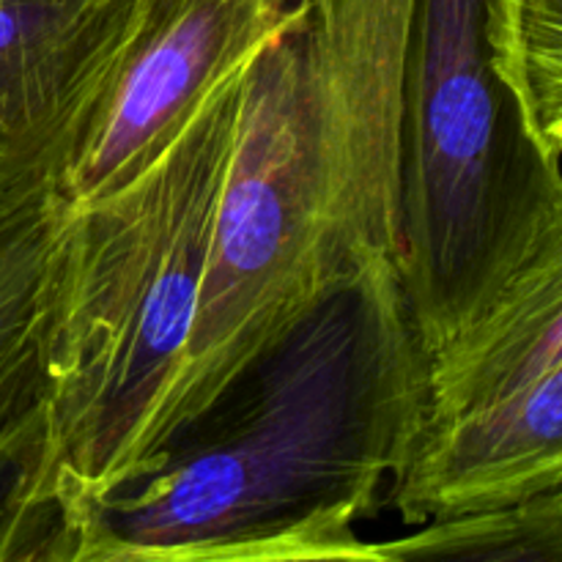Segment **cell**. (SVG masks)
<instances>
[{
    "label": "cell",
    "instance_id": "cell-3",
    "mask_svg": "<svg viewBox=\"0 0 562 562\" xmlns=\"http://www.w3.org/2000/svg\"><path fill=\"white\" fill-rule=\"evenodd\" d=\"M488 0H417L401 135V280L426 355L562 223V159L499 80Z\"/></svg>",
    "mask_w": 562,
    "mask_h": 562
},
{
    "label": "cell",
    "instance_id": "cell-10",
    "mask_svg": "<svg viewBox=\"0 0 562 562\" xmlns=\"http://www.w3.org/2000/svg\"><path fill=\"white\" fill-rule=\"evenodd\" d=\"M558 362L562 223L428 355L426 428L483 409Z\"/></svg>",
    "mask_w": 562,
    "mask_h": 562
},
{
    "label": "cell",
    "instance_id": "cell-4",
    "mask_svg": "<svg viewBox=\"0 0 562 562\" xmlns=\"http://www.w3.org/2000/svg\"><path fill=\"white\" fill-rule=\"evenodd\" d=\"M307 11L247 66L239 130L190 338L148 428L137 477L181 428L217 404L351 280L324 225Z\"/></svg>",
    "mask_w": 562,
    "mask_h": 562
},
{
    "label": "cell",
    "instance_id": "cell-8",
    "mask_svg": "<svg viewBox=\"0 0 562 562\" xmlns=\"http://www.w3.org/2000/svg\"><path fill=\"white\" fill-rule=\"evenodd\" d=\"M137 0H0V195L60 170Z\"/></svg>",
    "mask_w": 562,
    "mask_h": 562
},
{
    "label": "cell",
    "instance_id": "cell-6",
    "mask_svg": "<svg viewBox=\"0 0 562 562\" xmlns=\"http://www.w3.org/2000/svg\"><path fill=\"white\" fill-rule=\"evenodd\" d=\"M311 0H137L60 165V190L86 203L168 151L209 93L294 25Z\"/></svg>",
    "mask_w": 562,
    "mask_h": 562
},
{
    "label": "cell",
    "instance_id": "cell-7",
    "mask_svg": "<svg viewBox=\"0 0 562 562\" xmlns=\"http://www.w3.org/2000/svg\"><path fill=\"white\" fill-rule=\"evenodd\" d=\"M69 212L60 170L0 195V562L47 560L58 532L47 362Z\"/></svg>",
    "mask_w": 562,
    "mask_h": 562
},
{
    "label": "cell",
    "instance_id": "cell-5",
    "mask_svg": "<svg viewBox=\"0 0 562 562\" xmlns=\"http://www.w3.org/2000/svg\"><path fill=\"white\" fill-rule=\"evenodd\" d=\"M417 0H311L307 80L324 225L340 269H401L404 80Z\"/></svg>",
    "mask_w": 562,
    "mask_h": 562
},
{
    "label": "cell",
    "instance_id": "cell-12",
    "mask_svg": "<svg viewBox=\"0 0 562 562\" xmlns=\"http://www.w3.org/2000/svg\"><path fill=\"white\" fill-rule=\"evenodd\" d=\"M538 497L543 499L549 514V525H552V547H554V562H562V483L552 486L549 492H541Z\"/></svg>",
    "mask_w": 562,
    "mask_h": 562
},
{
    "label": "cell",
    "instance_id": "cell-2",
    "mask_svg": "<svg viewBox=\"0 0 562 562\" xmlns=\"http://www.w3.org/2000/svg\"><path fill=\"white\" fill-rule=\"evenodd\" d=\"M247 66L209 93L143 173L71 203L47 362L66 560L71 519L140 475L148 428L190 338Z\"/></svg>",
    "mask_w": 562,
    "mask_h": 562
},
{
    "label": "cell",
    "instance_id": "cell-11",
    "mask_svg": "<svg viewBox=\"0 0 562 562\" xmlns=\"http://www.w3.org/2000/svg\"><path fill=\"white\" fill-rule=\"evenodd\" d=\"M486 33L527 135L562 159V0H488Z\"/></svg>",
    "mask_w": 562,
    "mask_h": 562
},
{
    "label": "cell",
    "instance_id": "cell-9",
    "mask_svg": "<svg viewBox=\"0 0 562 562\" xmlns=\"http://www.w3.org/2000/svg\"><path fill=\"white\" fill-rule=\"evenodd\" d=\"M562 483V362L505 398L423 431L384 508L404 525L521 503Z\"/></svg>",
    "mask_w": 562,
    "mask_h": 562
},
{
    "label": "cell",
    "instance_id": "cell-1",
    "mask_svg": "<svg viewBox=\"0 0 562 562\" xmlns=\"http://www.w3.org/2000/svg\"><path fill=\"white\" fill-rule=\"evenodd\" d=\"M428 420V355L401 269L371 267L181 428L143 477L71 519L69 562H376Z\"/></svg>",
    "mask_w": 562,
    "mask_h": 562
}]
</instances>
